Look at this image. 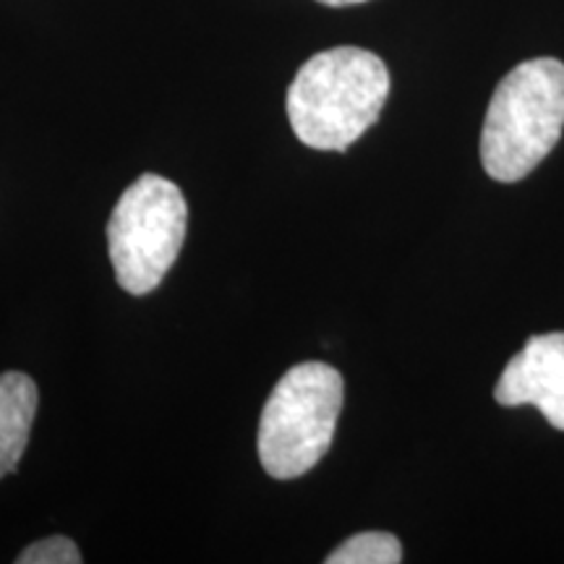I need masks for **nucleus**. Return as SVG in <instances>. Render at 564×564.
<instances>
[{
    "mask_svg": "<svg viewBox=\"0 0 564 564\" xmlns=\"http://www.w3.org/2000/svg\"><path fill=\"white\" fill-rule=\"evenodd\" d=\"M499 405H535L564 432V333L533 335L494 387Z\"/></svg>",
    "mask_w": 564,
    "mask_h": 564,
    "instance_id": "nucleus-5",
    "label": "nucleus"
},
{
    "mask_svg": "<svg viewBox=\"0 0 564 564\" xmlns=\"http://www.w3.org/2000/svg\"><path fill=\"white\" fill-rule=\"evenodd\" d=\"M19 564H79L82 554L79 546L66 535H51L42 539L37 544L26 546L24 552L17 556Z\"/></svg>",
    "mask_w": 564,
    "mask_h": 564,
    "instance_id": "nucleus-8",
    "label": "nucleus"
},
{
    "mask_svg": "<svg viewBox=\"0 0 564 564\" xmlns=\"http://www.w3.org/2000/svg\"><path fill=\"white\" fill-rule=\"evenodd\" d=\"M400 560H403V546L392 533L369 531L343 541L327 556V564H398Z\"/></svg>",
    "mask_w": 564,
    "mask_h": 564,
    "instance_id": "nucleus-7",
    "label": "nucleus"
},
{
    "mask_svg": "<svg viewBox=\"0 0 564 564\" xmlns=\"http://www.w3.org/2000/svg\"><path fill=\"white\" fill-rule=\"evenodd\" d=\"M390 97V70L364 47L316 53L288 87V121L301 144L345 152L379 121Z\"/></svg>",
    "mask_w": 564,
    "mask_h": 564,
    "instance_id": "nucleus-1",
    "label": "nucleus"
},
{
    "mask_svg": "<svg viewBox=\"0 0 564 564\" xmlns=\"http://www.w3.org/2000/svg\"><path fill=\"white\" fill-rule=\"evenodd\" d=\"M37 384L21 371L0 373V478L17 470L37 415Z\"/></svg>",
    "mask_w": 564,
    "mask_h": 564,
    "instance_id": "nucleus-6",
    "label": "nucleus"
},
{
    "mask_svg": "<svg viewBox=\"0 0 564 564\" xmlns=\"http://www.w3.org/2000/svg\"><path fill=\"white\" fill-rule=\"evenodd\" d=\"M186 196L173 181L144 173L126 188L108 223V251L118 285L147 295L165 280L186 238Z\"/></svg>",
    "mask_w": 564,
    "mask_h": 564,
    "instance_id": "nucleus-4",
    "label": "nucleus"
},
{
    "mask_svg": "<svg viewBox=\"0 0 564 564\" xmlns=\"http://www.w3.org/2000/svg\"><path fill=\"white\" fill-rule=\"evenodd\" d=\"M345 384L340 371L306 361L285 371L259 421V463L272 478L291 481L314 468L335 440Z\"/></svg>",
    "mask_w": 564,
    "mask_h": 564,
    "instance_id": "nucleus-3",
    "label": "nucleus"
},
{
    "mask_svg": "<svg viewBox=\"0 0 564 564\" xmlns=\"http://www.w3.org/2000/svg\"><path fill=\"white\" fill-rule=\"evenodd\" d=\"M564 129V63L533 58L494 89L481 131L484 171L514 183L554 150Z\"/></svg>",
    "mask_w": 564,
    "mask_h": 564,
    "instance_id": "nucleus-2",
    "label": "nucleus"
},
{
    "mask_svg": "<svg viewBox=\"0 0 564 564\" xmlns=\"http://www.w3.org/2000/svg\"><path fill=\"white\" fill-rule=\"evenodd\" d=\"M316 3L333 6V9H345V6H358V3H366V0H316Z\"/></svg>",
    "mask_w": 564,
    "mask_h": 564,
    "instance_id": "nucleus-9",
    "label": "nucleus"
}]
</instances>
